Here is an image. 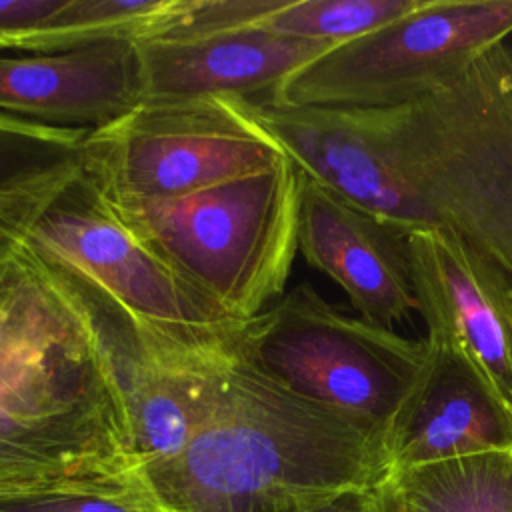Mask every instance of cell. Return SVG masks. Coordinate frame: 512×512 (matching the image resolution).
Listing matches in <instances>:
<instances>
[{
	"label": "cell",
	"instance_id": "obj_11",
	"mask_svg": "<svg viewBox=\"0 0 512 512\" xmlns=\"http://www.w3.org/2000/svg\"><path fill=\"white\" fill-rule=\"evenodd\" d=\"M418 314L448 330L512 412L510 274L468 244L440 232H408Z\"/></svg>",
	"mask_w": 512,
	"mask_h": 512
},
{
	"label": "cell",
	"instance_id": "obj_20",
	"mask_svg": "<svg viewBox=\"0 0 512 512\" xmlns=\"http://www.w3.org/2000/svg\"><path fill=\"white\" fill-rule=\"evenodd\" d=\"M64 0H0V52H32Z\"/></svg>",
	"mask_w": 512,
	"mask_h": 512
},
{
	"label": "cell",
	"instance_id": "obj_5",
	"mask_svg": "<svg viewBox=\"0 0 512 512\" xmlns=\"http://www.w3.org/2000/svg\"><path fill=\"white\" fill-rule=\"evenodd\" d=\"M300 168L258 172L172 198L108 194L118 214L226 316L248 322L282 296L298 252ZM100 182V180H98Z\"/></svg>",
	"mask_w": 512,
	"mask_h": 512
},
{
	"label": "cell",
	"instance_id": "obj_8",
	"mask_svg": "<svg viewBox=\"0 0 512 512\" xmlns=\"http://www.w3.org/2000/svg\"><path fill=\"white\" fill-rule=\"evenodd\" d=\"M286 158L238 98L144 100L86 134L82 162L116 196L172 198Z\"/></svg>",
	"mask_w": 512,
	"mask_h": 512
},
{
	"label": "cell",
	"instance_id": "obj_22",
	"mask_svg": "<svg viewBox=\"0 0 512 512\" xmlns=\"http://www.w3.org/2000/svg\"><path fill=\"white\" fill-rule=\"evenodd\" d=\"M372 512H406L402 492L394 478H388L374 488V510Z\"/></svg>",
	"mask_w": 512,
	"mask_h": 512
},
{
	"label": "cell",
	"instance_id": "obj_6",
	"mask_svg": "<svg viewBox=\"0 0 512 512\" xmlns=\"http://www.w3.org/2000/svg\"><path fill=\"white\" fill-rule=\"evenodd\" d=\"M236 352L294 394L388 434L420 378L426 340L352 318L298 284L242 324Z\"/></svg>",
	"mask_w": 512,
	"mask_h": 512
},
{
	"label": "cell",
	"instance_id": "obj_3",
	"mask_svg": "<svg viewBox=\"0 0 512 512\" xmlns=\"http://www.w3.org/2000/svg\"><path fill=\"white\" fill-rule=\"evenodd\" d=\"M0 244L22 246L80 298L126 378L236 348L226 316L118 214L82 154L0 192Z\"/></svg>",
	"mask_w": 512,
	"mask_h": 512
},
{
	"label": "cell",
	"instance_id": "obj_4",
	"mask_svg": "<svg viewBox=\"0 0 512 512\" xmlns=\"http://www.w3.org/2000/svg\"><path fill=\"white\" fill-rule=\"evenodd\" d=\"M138 474L162 512H312L392 470L386 432L294 394L236 352L198 434Z\"/></svg>",
	"mask_w": 512,
	"mask_h": 512
},
{
	"label": "cell",
	"instance_id": "obj_23",
	"mask_svg": "<svg viewBox=\"0 0 512 512\" xmlns=\"http://www.w3.org/2000/svg\"><path fill=\"white\" fill-rule=\"evenodd\" d=\"M160 512H162V510H160Z\"/></svg>",
	"mask_w": 512,
	"mask_h": 512
},
{
	"label": "cell",
	"instance_id": "obj_15",
	"mask_svg": "<svg viewBox=\"0 0 512 512\" xmlns=\"http://www.w3.org/2000/svg\"><path fill=\"white\" fill-rule=\"evenodd\" d=\"M406 512H512V452H484L392 476Z\"/></svg>",
	"mask_w": 512,
	"mask_h": 512
},
{
	"label": "cell",
	"instance_id": "obj_1",
	"mask_svg": "<svg viewBox=\"0 0 512 512\" xmlns=\"http://www.w3.org/2000/svg\"><path fill=\"white\" fill-rule=\"evenodd\" d=\"M240 106L302 174L406 232L452 236L512 276L506 42L400 106L338 110L252 98Z\"/></svg>",
	"mask_w": 512,
	"mask_h": 512
},
{
	"label": "cell",
	"instance_id": "obj_19",
	"mask_svg": "<svg viewBox=\"0 0 512 512\" xmlns=\"http://www.w3.org/2000/svg\"><path fill=\"white\" fill-rule=\"evenodd\" d=\"M288 0H174L162 22L142 40H176L264 24Z\"/></svg>",
	"mask_w": 512,
	"mask_h": 512
},
{
	"label": "cell",
	"instance_id": "obj_9",
	"mask_svg": "<svg viewBox=\"0 0 512 512\" xmlns=\"http://www.w3.org/2000/svg\"><path fill=\"white\" fill-rule=\"evenodd\" d=\"M426 330L424 368L386 434L390 478L434 462L512 452V412L448 330Z\"/></svg>",
	"mask_w": 512,
	"mask_h": 512
},
{
	"label": "cell",
	"instance_id": "obj_16",
	"mask_svg": "<svg viewBox=\"0 0 512 512\" xmlns=\"http://www.w3.org/2000/svg\"><path fill=\"white\" fill-rule=\"evenodd\" d=\"M0 512H160L138 472L0 484Z\"/></svg>",
	"mask_w": 512,
	"mask_h": 512
},
{
	"label": "cell",
	"instance_id": "obj_17",
	"mask_svg": "<svg viewBox=\"0 0 512 512\" xmlns=\"http://www.w3.org/2000/svg\"><path fill=\"white\" fill-rule=\"evenodd\" d=\"M420 0H288L264 26L280 34L340 46L404 16Z\"/></svg>",
	"mask_w": 512,
	"mask_h": 512
},
{
	"label": "cell",
	"instance_id": "obj_14",
	"mask_svg": "<svg viewBox=\"0 0 512 512\" xmlns=\"http://www.w3.org/2000/svg\"><path fill=\"white\" fill-rule=\"evenodd\" d=\"M236 348L224 354L158 362L124 384L130 436L142 466L180 454L214 412Z\"/></svg>",
	"mask_w": 512,
	"mask_h": 512
},
{
	"label": "cell",
	"instance_id": "obj_21",
	"mask_svg": "<svg viewBox=\"0 0 512 512\" xmlns=\"http://www.w3.org/2000/svg\"><path fill=\"white\" fill-rule=\"evenodd\" d=\"M374 510V490H350L338 494L326 504L312 512H372Z\"/></svg>",
	"mask_w": 512,
	"mask_h": 512
},
{
	"label": "cell",
	"instance_id": "obj_10",
	"mask_svg": "<svg viewBox=\"0 0 512 512\" xmlns=\"http://www.w3.org/2000/svg\"><path fill=\"white\" fill-rule=\"evenodd\" d=\"M298 252L332 278L362 320L390 328L418 312L408 232L302 174Z\"/></svg>",
	"mask_w": 512,
	"mask_h": 512
},
{
	"label": "cell",
	"instance_id": "obj_12",
	"mask_svg": "<svg viewBox=\"0 0 512 512\" xmlns=\"http://www.w3.org/2000/svg\"><path fill=\"white\" fill-rule=\"evenodd\" d=\"M142 96L134 40L58 52L0 54V116L92 132L134 110Z\"/></svg>",
	"mask_w": 512,
	"mask_h": 512
},
{
	"label": "cell",
	"instance_id": "obj_7",
	"mask_svg": "<svg viewBox=\"0 0 512 512\" xmlns=\"http://www.w3.org/2000/svg\"><path fill=\"white\" fill-rule=\"evenodd\" d=\"M512 32V0H420L374 32L326 50L264 100L374 110L446 84Z\"/></svg>",
	"mask_w": 512,
	"mask_h": 512
},
{
	"label": "cell",
	"instance_id": "obj_18",
	"mask_svg": "<svg viewBox=\"0 0 512 512\" xmlns=\"http://www.w3.org/2000/svg\"><path fill=\"white\" fill-rule=\"evenodd\" d=\"M86 134L0 116V192L80 156Z\"/></svg>",
	"mask_w": 512,
	"mask_h": 512
},
{
	"label": "cell",
	"instance_id": "obj_2",
	"mask_svg": "<svg viewBox=\"0 0 512 512\" xmlns=\"http://www.w3.org/2000/svg\"><path fill=\"white\" fill-rule=\"evenodd\" d=\"M138 470L102 332L50 266L0 244V484Z\"/></svg>",
	"mask_w": 512,
	"mask_h": 512
},
{
	"label": "cell",
	"instance_id": "obj_13",
	"mask_svg": "<svg viewBox=\"0 0 512 512\" xmlns=\"http://www.w3.org/2000/svg\"><path fill=\"white\" fill-rule=\"evenodd\" d=\"M144 100L270 94L290 74L334 48L264 24L176 40H134ZM142 100V102H144Z\"/></svg>",
	"mask_w": 512,
	"mask_h": 512
}]
</instances>
